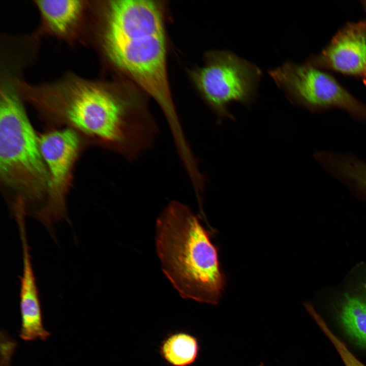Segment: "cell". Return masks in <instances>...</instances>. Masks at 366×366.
I'll return each mask as SVG.
<instances>
[{
	"label": "cell",
	"instance_id": "17",
	"mask_svg": "<svg viewBox=\"0 0 366 366\" xmlns=\"http://www.w3.org/2000/svg\"><path fill=\"white\" fill-rule=\"evenodd\" d=\"M259 366H263V365H259Z\"/></svg>",
	"mask_w": 366,
	"mask_h": 366
},
{
	"label": "cell",
	"instance_id": "7",
	"mask_svg": "<svg viewBox=\"0 0 366 366\" xmlns=\"http://www.w3.org/2000/svg\"><path fill=\"white\" fill-rule=\"evenodd\" d=\"M39 144L48 173L49 184L45 203L36 215L49 226L66 216V196L80 139L77 131L66 128L40 135Z\"/></svg>",
	"mask_w": 366,
	"mask_h": 366
},
{
	"label": "cell",
	"instance_id": "11",
	"mask_svg": "<svg viewBox=\"0 0 366 366\" xmlns=\"http://www.w3.org/2000/svg\"><path fill=\"white\" fill-rule=\"evenodd\" d=\"M199 351L197 339L184 332L170 334L160 347L162 357L172 366L191 365L196 360Z\"/></svg>",
	"mask_w": 366,
	"mask_h": 366
},
{
	"label": "cell",
	"instance_id": "6",
	"mask_svg": "<svg viewBox=\"0 0 366 366\" xmlns=\"http://www.w3.org/2000/svg\"><path fill=\"white\" fill-rule=\"evenodd\" d=\"M268 73L293 104L312 112L338 108L355 119L366 123V105L320 69L307 62L298 64L288 61Z\"/></svg>",
	"mask_w": 366,
	"mask_h": 366
},
{
	"label": "cell",
	"instance_id": "18",
	"mask_svg": "<svg viewBox=\"0 0 366 366\" xmlns=\"http://www.w3.org/2000/svg\"><path fill=\"white\" fill-rule=\"evenodd\" d=\"M365 287H366V286H365Z\"/></svg>",
	"mask_w": 366,
	"mask_h": 366
},
{
	"label": "cell",
	"instance_id": "14",
	"mask_svg": "<svg viewBox=\"0 0 366 366\" xmlns=\"http://www.w3.org/2000/svg\"><path fill=\"white\" fill-rule=\"evenodd\" d=\"M313 318L334 345L346 366H365L349 351L343 342L332 332L318 314H315Z\"/></svg>",
	"mask_w": 366,
	"mask_h": 366
},
{
	"label": "cell",
	"instance_id": "4",
	"mask_svg": "<svg viewBox=\"0 0 366 366\" xmlns=\"http://www.w3.org/2000/svg\"><path fill=\"white\" fill-rule=\"evenodd\" d=\"M13 84L0 97V179L24 206L47 197L49 175L36 134Z\"/></svg>",
	"mask_w": 366,
	"mask_h": 366
},
{
	"label": "cell",
	"instance_id": "5",
	"mask_svg": "<svg viewBox=\"0 0 366 366\" xmlns=\"http://www.w3.org/2000/svg\"><path fill=\"white\" fill-rule=\"evenodd\" d=\"M205 58L204 66L192 72L194 84L220 120H234L228 105L236 101L249 105L256 96L262 72L229 51H211Z\"/></svg>",
	"mask_w": 366,
	"mask_h": 366
},
{
	"label": "cell",
	"instance_id": "9",
	"mask_svg": "<svg viewBox=\"0 0 366 366\" xmlns=\"http://www.w3.org/2000/svg\"><path fill=\"white\" fill-rule=\"evenodd\" d=\"M41 33L72 42L81 35L92 4L80 0H35Z\"/></svg>",
	"mask_w": 366,
	"mask_h": 366
},
{
	"label": "cell",
	"instance_id": "16",
	"mask_svg": "<svg viewBox=\"0 0 366 366\" xmlns=\"http://www.w3.org/2000/svg\"><path fill=\"white\" fill-rule=\"evenodd\" d=\"M362 6L366 13V1H362Z\"/></svg>",
	"mask_w": 366,
	"mask_h": 366
},
{
	"label": "cell",
	"instance_id": "8",
	"mask_svg": "<svg viewBox=\"0 0 366 366\" xmlns=\"http://www.w3.org/2000/svg\"><path fill=\"white\" fill-rule=\"evenodd\" d=\"M319 69L366 78V21L349 23L307 62Z\"/></svg>",
	"mask_w": 366,
	"mask_h": 366
},
{
	"label": "cell",
	"instance_id": "12",
	"mask_svg": "<svg viewBox=\"0 0 366 366\" xmlns=\"http://www.w3.org/2000/svg\"><path fill=\"white\" fill-rule=\"evenodd\" d=\"M341 319L347 333L359 345L366 348V303L357 298L347 296Z\"/></svg>",
	"mask_w": 366,
	"mask_h": 366
},
{
	"label": "cell",
	"instance_id": "1",
	"mask_svg": "<svg viewBox=\"0 0 366 366\" xmlns=\"http://www.w3.org/2000/svg\"><path fill=\"white\" fill-rule=\"evenodd\" d=\"M13 83L44 118L93 136L130 161L154 143L158 126L144 106L111 84L73 73L49 82Z\"/></svg>",
	"mask_w": 366,
	"mask_h": 366
},
{
	"label": "cell",
	"instance_id": "3",
	"mask_svg": "<svg viewBox=\"0 0 366 366\" xmlns=\"http://www.w3.org/2000/svg\"><path fill=\"white\" fill-rule=\"evenodd\" d=\"M156 246L162 269L181 297L212 304L225 286L217 248L190 208L170 202L156 222Z\"/></svg>",
	"mask_w": 366,
	"mask_h": 366
},
{
	"label": "cell",
	"instance_id": "13",
	"mask_svg": "<svg viewBox=\"0 0 366 366\" xmlns=\"http://www.w3.org/2000/svg\"><path fill=\"white\" fill-rule=\"evenodd\" d=\"M341 180L350 191L366 198V162L353 157L345 164Z\"/></svg>",
	"mask_w": 366,
	"mask_h": 366
},
{
	"label": "cell",
	"instance_id": "15",
	"mask_svg": "<svg viewBox=\"0 0 366 366\" xmlns=\"http://www.w3.org/2000/svg\"><path fill=\"white\" fill-rule=\"evenodd\" d=\"M17 347V342L5 330L1 331V365L10 366L11 360Z\"/></svg>",
	"mask_w": 366,
	"mask_h": 366
},
{
	"label": "cell",
	"instance_id": "10",
	"mask_svg": "<svg viewBox=\"0 0 366 366\" xmlns=\"http://www.w3.org/2000/svg\"><path fill=\"white\" fill-rule=\"evenodd\" d=\"M23 269L20 278L19 337L24 341H46L51 333L44 327L39 292L35 277L25 230L20 232Z\"/></svg>",
	"mask_w": 366,
	"mask_h": 366
},
{
	"label": "cell",
	"instance_id": "2",
	"mask_svg": "<svg viewBox=\"0 0 366 366\" xmlns=\"http://www.w3.org/2000/svg\"><path fill=\"white\" fill-rule=\"evenodd\" d=\"M99 43L106 58L158 103L171 129L180 122L167 68V44L160 5L148 0H112L103 5Z\"/></svg>",
	"mask_w": 366,
	"mask_h": 366
}]
</instances>
